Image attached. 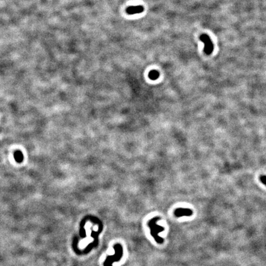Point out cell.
I'll return each mask as SVG.
<instances>
[{
    "mask_svg": "<svg viewBox=\"0 0 266 266\" xmlns=\"http://www.w3.org/2000/svg\"><path fill=\"white\" fill-rule=\"evenodd\" d=\"M159 219H160V217L158 216L152 218L149 221L148 225L150 229V234L152 236L158 243L162 244L164 242V239L159 236V234L164 231L165 228L157 224V221Z\"/></svg>",
    "mask_w": 266,
    "mask_h": 266,
    "instance_id": "obj_1",
    "label": "cell"
},
{
    "mask_svg": "<svg viewBox=\"0 0 266 266\" xmlns=\"http://www.w3.org/2000/svg\"><path fill=\"white\" fill-rule=\"evenodd\" d=\"M113 248L115 251V254L107 257V259L103 263V266H112L113 263L118 262L123 257V250L121 245L116 244L114 245Z\"/></svg>",
    "mask_w": 266,
    "mask_h": 266,
    "instance_id": "obj_2",
    "label": "cell"
},
{
    "mask_svg": "<svg viewBox=\"0 0 266 266\" xmlns=\"http://www.w3.org/2000/svg\"><path fill=\"white\" fill-rule=\"evenodd\" d=\"M200 40L205 44V53L206 54L209 55L213 51L214 48L213 42L211 41L210 38L208 36V35L206 34H203L200 36Z\"/></svg>",
    "mask_w": 266,
    "mask_h": 266,
    "instance_id": "obj_3",
    "label": "cell"
},
{
    "mask_svg": "<svg viewBox=\"0 0 266 266\" xmlns=\"http://www.w3.org/2000/svg\"><path fill=\"white\" fill-rule=\"evenodd\" d=\"M175 216L177 217H183V216H190L193 214V211L189 209V208H177L175 211Z\"/></svg>",
    "mask_w": 266,
    "mask_h": 266,
    "instance_id": "obj_4",
    "label": "cell"
},
{
    "mask_svg": "<svg viewBox=\"0 0 266 266\" xmlns=\"http://www.w3.org/2000/svg\"><path fill=\"white\" fill-rule=\"evenodd\" d=\"M144 8L142 6H134L127 7L126 9V12L129 15H134L142 13L144 11Z\"/></svg>",
    "mask_w": 266,
    "mask_h": 266,
    "instance_id": "obj_5",
    "label": "cell"
},
{
    "mask_svg": "<svg viewBox=\"0 0 266 266\" xmlns=\"http://www.w3.org/2000/svg\"><path fill=\"white\" fill-rule=\"evenodd\" d=\"M14 159L17 162V163H21L23 160V156L22 153L19 151V150H17L14 152Z\"/></svg>",
    "mask_w": 266,
    "mask_h": 266,
    "instance_id": "obj_6",
    "label": "cell"
},
{
    "mask_svg": "<svg viewBox=\"0 0 266 266\" xmlns=\"http://www.w3.org/2000/svg\"><path fill=\"white\" fill-rule=\"evenodd\" d=\"M160 77V73L157 70H152L149 74V78L152 80H156Z\"/></svg>",
    "mask_w": 266,
    "mask_h": 266,
    "instance_id": "obj_7",
    "label": "cell"
},
{
    "mask_svg": "<svg viewBox=\"0 0 266 266\" xmlns=\"http://www.w3.org/2000/svg\"><path fill=\"white\" fill-rule=\"evenodd\" d=\"M260 180L263 184L266 185V176H261L260 177Z\"/></svg>",
    "mask_w": 266,
    "mask_h": 266,
    "instance_id": "obj_8",
    "label": "cell"
}]
</instances>
